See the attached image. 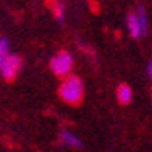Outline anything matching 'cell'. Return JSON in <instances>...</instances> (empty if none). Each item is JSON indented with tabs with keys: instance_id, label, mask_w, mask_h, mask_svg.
<instances>
[{
	"instance_id": "obj_1",
	"label": "cell",
	"mask_w": 152,
	"mask_h": 152,
	"mask_svg": "<svg viewBox=\"0 0 152 152\" xmlns=\"http://www.w3.org/2000/svg\"><path fill=\"white\" fill-rule=\"evenodd\" d=\"M85 95V87L84 82L79 75H67L65 79H62L60 85H58V97L60 100L69 105H80Z\"/></svg>"
},
{
	"instance_id": "obj_2",
	"label": "cell",
	"mask_w": 152,
	"mask_h": 152,
	"mask_svg": "<svg viewBox=\"0 0 152 152\" xmlns=\"http://www.w3.org/2000/svg\"><path fill=\"white\" fill-rule=\"evenodd\" d=\"M49 69L60 79H65L74 70V55L69 50H58L49 60Z\"/></svg>"
},
{
	"instance_id": "obj_3",
	"label": "cell",
	"mask_w": 152,
	"mask_h": 152,
	"mask_svg": "<svg viewBox=\"0 0 152 152\" xmlns=\"http://www.w3.org/2000/svg\"><path fill=\"white\" fill-rule=\"evenodd\" d=\"M22 67H23V58L18 54L10 52L9 55L0 57V75H2L4 80L7 82L14 80L15 77L20 74Z\"/></svg>"
},
{
	"instance_id": "obj_4",
	"label": "cell",
	"mask_w": 152,
	"mask_h": 152,
	"mask_svg": "<svg viewBox=\"0 0 152 152\" xmlns=\"http://www.w3.org/2000/svg\"><path fill=\"white\" fill-rule=\"evenodd\" d=\"M125 27H127V32H129L130 39H134V40H139V39L145 37L142 22H140V18H139L135 9L127 14V17H125Z\"/></svg>"
},
{
	"instance_id": "obj_5",
	"label": "cell",
	"mask_w": 152,
	"mask_h": 152,
	"mask_svg": "<svg viewBox=\"0 0 152 152\" xmlns=\"http://www.w3.org/2000/svg\"><path fill=\"white\" fill-rule=\"evenodd\" d=\"M57 139H58V144L67 149H82L84 147V142L80 140V137L75 132H72L70 129H65V127L58 130Z\"/></svg>"
},
{
	"instance_id": "obj_6",
	"label": "cell",
	"mask_w": 152,
	"mask_h": 152,
	"mask_svg": "<svg viewBox=\"0 0 152 152\" xmlns=\"http://www.w3.org/2000/svg\"><path fill=\"white\" fill-rule=\"evenodd\" d=\"M132 97H134V92H132V87H130L129 84L122 82V84L117 85L115 99H117V102L121 104V105H127V104H130L132 102Z\"/></svg>"
},
{
	"instance_id": "obj_7",
	"label": "cell",
	"mask_w": 152,
	"mask_h": 152,
	"mask_svg": "<svg viewBox=\"0 0 152 152\" xmlns=\"http://www.w3.org/2000/svg\"><path fill=\"white\" fill-rule=\"evenodd\" d=\"M50 10H52L55 20L58 23H64V20H65V2L64 0H54V2H50Z\"/></svg>"
},
{
	"instance_id": "obj_8",
	"label": "cell",
	"mask_w": 152,
	"mask_h": 152,
	"mask_svg": "<svg viewBox=\"0 0 152 152\" xmlns=\"http://www.w3.org/2000/svg\"><path fill=\"white\" fill-rule=\"evenodd\" d=\"M135 12H137L139 18H140V22H142V27H144V34L147 35L149 34V17H147V10L144 5H137L135 7Z\"/></svg>"
},
{
	"instance_id": "obj_9",
	"label": "cell",
	"mask_w": 152,
	"mask_h": 152,
	"mask_svg": "<svg viewBox=\"0 0 152 152\" xmlns=\"http://www.w3.org/2000/svg\"><path fill=\"white\" fill-rule=\"evenodd\" d=\"M10 54V40L7 35L0 37V57H5V55Z\"/></svg>"
},
{
	"instance_id": "obj_10",
	"label": "cell",
	"mask_w": 152,
	"mask_h": 152,
	"mask_svg": "<svg viewBox=\"0 0 152 152\" xmlns=\"http://www.w3.org/2000/svg\"><path fill=\"white\" fill-rule=\"evenodd\" d=\"M145 74H147L149 80L152 82V57L147 60V64H145Z\"/></svg>"
}]
</instances>
